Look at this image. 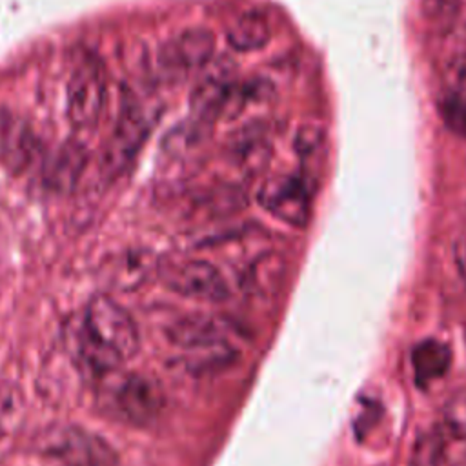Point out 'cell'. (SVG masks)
<instances>
[{"mask_svg":"<svg viewBox=\"0 0 466 466\" xmlns=\"http://www.w3.org/2000/svg\"><path fill=\"white\" fill-rule=\"evenodd\" d=\"M107 100V75L91 51L75 55L66 82V116L78 129L95 127Z\"/></svg>","mask_w":466,"mask_h":466,"instance_id":"cell-1","label":"cell"},{"mask_svg":"<svg viewBox=\"0 0 466 466\" xmlns=\"http://www.w3.org/2000/svg\"><path fill=\"white\" fill-rule=\"evenodd\" d=\"M102 400L118 420L135 426L153 422L164 408L160 386L140 373H120L118 370L102 377Z\"/></svg>","mask_w":466,"mask_h":466,"instance_id":"cell-2","label":"cell"},{"mask_svg":"<svg viewBox=\"0 0 466 466\" xmlns=\"http://www.w3.org/2000/svg\"><path fill=\"white\" fill-rule=\"evenodd\" d=\"M38 446L42 455L58 466H115L118 461L106 439L71 424L47 430Z\"/></svg>","mask_w":466,"mask_h":466,"instance_id":"cell-3","label":"cell"},{"mask_svg":"<svg viewBox=\"0 0 466 466\" xmlns=\"http://www.w3.org/2000/svg\"><path fill=\"white\" fill-rule=\"evenodd\" d=\"M84 328L122 360L131 359L140 348L137 322L126 308L109 297L98 295L89 300L84 315Z\"/></svg>","mask_w":466,"mask_h":466,"instance_id":"cell-4","label":"cell"},{"mask_svg":"<svg viewBox=\"0 0 466 466\" xmlns=\"http://www.w3.org/2000/svg\"><path fill=\"white\" fill-rule=\"evenodd\" d=\"M147 137V122L133 100H124L115 126L102 147L98 171L104 180H115L120 177L138 155Z\"/></svg>","mask_w":466,"mask_h":466,"instance_id":"cell-5","label":"cell"},{"mask_svg":"<svg viewBox=\"0 0 466 466\" xmlns=\"http://www.w3.org/2000/svg\"><path fill=\"white\" fill-rule=\"evenodd\" d=\"M215 51V36L204 27H191L166 40L157 53V66L167 80H180L206 67Z\"/></svg>","mask_w":466,"mask_h":466,"instance_id":"cell-6","label":"cell"},{"mask_svg":"<svg viewBox=\"0 0 466 466\" xmlns=\"http://www.w3.org/2000/svg\"><path fill=\"white\" fill-rule=\"evenodd\" d=\"M162 280L171 291L197 300L222 302L229 288L220 269L204 258H187L162 269Z\"/></svg>","mask_w":466,"mask_h":466,"instance_id":"cell-7","label":"cell"},{"mask_svg":"<svg viewBox=\"0 0 466 466\" xmlns=\"http://www.w3.org/2000/svg\"><path fill=\"white\" fill-rule=\"evenodd\" d=\"M258 204L282 222L302 228L309 218V191L299 175H277L258 189Z\"/></svg>","mask_w":466,"mask_h":466,"instance_id":"cell-8","label":"cell"},{"mask_svg":"<svg viewBox=\"0 0 466 466\" xmlns=\"http://www.w3.org/2000/svg\"><path fill=\"white\" fill-rule=\"evenodd\" d=\"M231 333L233 324L229 320L206 313L180 317L166 328L167 340L184 353L229 344Z\"/></svg>","mask_w":466,"mask_h":466,"instance_id":"cell-9","label":"cell"},{"mask_svg":"<svg viewBox=\"0 0 466 466\" xmlns=\"http://www.w3.org/2000/svg\"><path fill=\"white\" fill-rule=\"evenodd\" d=\"M237 100H240V93L233 86L229 71L215 67L206 73L191 91V116L204 126H211Z\"/></svg>","mask_w":466,"mask_h":466,"instance_id":"cell-10","label":"cell"},{"mask_svg":"<svg viewBox=\"0 0 466 466\" xmlns=\"http://www.w3.org/2000/svg\"><path fill=\"white\" fill-rule=\"evenodd\" d=\"M87 164V151L76 140L64 142L44 169V186L55 195L71 193L80 182Z\"/></svg>","mask_w":466,"mask_h":466,"instance_id":"cell-11","label":"cell"},{"mask_svg":"<svg viewBox=\"0 0 466 466\" xmlns=\"http://www.w3.org/2000/svg\"><path fill=\"white\" fill-rule=\"evenodd\" d=\"M38 153V140L29 126L18 120H0V158L13 173L27 169Z\"/></svg>","mask_w":466,"mask_h":466,"instance_id":"cell-12","label":"cell"},{"mask_svg":"<svg viewBox=\"0 0 466 466\" xmlns=\"http://www.w3.org/2000/svg\"><path fill=\"white\" fill-rule=\"evenodd\" d=\"M451 364L450 348L435 339H426L419 342L411 351V366L415 380L424 386L446 375Z\"/></svg>","mask_w":466,"mask_h":466,"instance_id":"cell-13","label":"cell"},{"mask_svg":"<svg viewBox=\"0 0 466 466\" xmlns=\"http://www.w3.org/2000/svg\"><path fill=\"white\" fill-rule=\"evenodd\" d=\"M226 38L228 44L237 51H257L264 47L271 38L269 20L257 11L244 13L231 24Z\"/></svg>","mask_w":466,"mask_h":466,"instance_id":"cell-14","label":"cell"},{"mask_svg":"<svg viewBox=\"0 0 466 466\" xmlns=\"http://www.w3.org/2000/svg\"><path fill=\"white\" fill-rule=\"evenodd\" d=\"M284 271V258L279 253H266L253 260L251 268L246 271V286L253 293L268 297L279 289Z\"/></svg>","mask_w":466,"mask_h":466,"instance_id":"cell-15","label":"cell"},{"mask_svg":"<svg viewBox=\"0 0 466 466\" xmlns=\"http://www.w3.org/2000/svg\"><path fill=\"white\" fill-rule=\"evenodd\" d=\"M155 262L153 257L146 251H131L122 255L111 271V280L116 288L122 289H135L140 286L149 273L153 271Z\"/></svg>","mask_w":466,"mask_h":466,"instance_id":"cell-16","label":"cell"},{"mask_svg":"<svg viewBox=\"0 0 466 466\" xmlns=\"http://www.w3.org/2000/svg\"><path fill=\"white\" fill-rule=\"evenodd\" d=\"M246 206V193L237 184H222L208 193L197 202V209L204 211L208 217H224L238 211Z\"/></svg>","mask_w":466,"mask_h":466,"instance_id":"cell-17","label":"cell"},{"mask_svg":"<svg viewBox=\"0 0 466 466\" xmlns=\"http://www.w3.org/2000/svg\"><path fill=\"white\" fill-rule=\"evenodd\" d=\"M231 151L240 169L248 173H258L269 157V147L262 133H244L237 138Z\"/></svg>","mask_w":466,"mask_h":466,"instance_id":"cell-18","label":"cell"},{"mask_svg":"<svg viewBox=\"0 0 466 466\" xmlns=\"http://www.w3.org/2000/svg\"><path fill=\"white\" fill-rule=\"evenodd\" d=\"M442 124L457 137L466 138V93L461 89H448L437 102Z\"/></svg>","mask_w":466,"mask_h":466,"instance_id":"cell-19","label":"cell"},{"mask_svg":"<svg viewBox=\"0 0 466 466\" xmlns=\"http://www.w3.org/2000/svg\"><path fill=\"white\" fill-rule=\"evenodd\" d=\"M442 457L444 437L439 430H430L415 439L408 466H441Z\"/></svg>","mask_w":466,"mask_h":466,"instance_id":"cell-20","label":"cell"},{"mask_svg":"<svg viewBox=\"0 0 466 466\" xmlns=\"http://www.w3.org/2000/svg\"><path fill=\"white\" fill-rule=\"evenodd\" d=\"M442 437L466 442V391L455 393L448 399L442 410Z\"/></svg>","mask_w":466,"mask_h":466,"instance_id":"cell-21","label":"cell"},{"mask_svg":"<svg viewBox=\"0 0 466 466\" xmlns=\"http://www.w3.org/2000/svg\"><path fill=\"white\" fill-rule=\"evenodd\" d=\"M461 0H420V13L431 24L444 31L457 24Z\"/></svg>","mask_w":466,"mask_h":466,"instance_id":"cell-22","label":"cell"},{"mask_svg":"<svg viewBox=\"0 0 466 466\" xmlns=\"http://www.w3.org/2000/svg\"><path fill=\"white\" fill-rule=\"evenodd\" d=\"M322 144V131L315 126H306L297 133V151L300 155H311Z\"/></svg>","mask_w":466,"mask_h":466,"instance_id":"cell-23","label":"cell"},{"mask_svg":"<svg viewBox=\"0 0 466 466\" xmlns=\"http://www.w3.org/2000/svg\"><path fill=\"white\" fill-rule=\"evenodd\" d=\"M450 38V47L459 58H466V24H455L446 31Z\"/></svg>","mask_w":466,"mask_h":466,"instance_id":"cell-24","label":"cell"},{"mask_svg":"<svg viewBox=\"0 0 466 466\" xmlns=\"http://www.w3.org/2000/svg\"><path fill=\"white\" fill-rule=\"evenodd\" d=\"M455 262L459 266L461 275L466 280V229L459 235V238L455 242Z\"/></svg>","mask_w":466,"mask_h":466,"instance_id":"cell-25","label":"cell"},{"mask_svg":"<svg viewBox=\"0 0 466 466\" xmlns=\"http://www.w3.org/2000/svg\"><path fill=\"white\" fill-rule=\"evenodd\" d=\"M464 339H466V331H464Z\"/></svg>","mask_w":466,"mask_h":466,"instance_id":"cell-26","label":"cell"}]
</instances>
